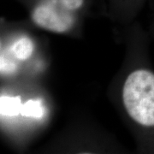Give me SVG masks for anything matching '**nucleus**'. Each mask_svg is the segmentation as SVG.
I'll return each mask as SVG.
<instances>
[{"label": "nucleus", "instance_id": "423d86ee", "mask_svg": "<svg viewBox=\"0 0 154 154\" xmlns=\"http://www.w3.org/2000/svg\"><path fill=\"white\" fill-rule=\"evenodd\" d=\"M17 70V64L11 58L6 57L4 54L1 56V73L4 75H11Z\"/></svg>", "mask_w": 154, "mask_h": 154}, {"label": "nucleus", "instance_id": "0eeeda50", "mask_svg": "<svg viewBox=\"0 0 154 154\" xmlns=\"http://www.w3.org/2000/svg\"><path fill=\"white\" fill-rule=\"evenodd\" d=\"M63 5L67 8L72 11H75L79 10L82 6L84 0H62Z\"/></svg>", "mask_w": 154, "mask_h": 154}, {"label": "nucleus", "instance_id": "f03ea898", "mask_svg": "<svg viewBox=\"0 0 154 154\" xmlns=\"http://www.w3.org/2000/svg\"><path fill=\"white\" fill-rule=\"evenodd\" d=\"M75 11H69L62 0H43L32 12L33 22L55 33H66L75 23Z\"/></svg>", "mask_w": 154, "mask_h": 154}, {"label": "nucleus", "instance_id": "39448f33", "mask_svg": "<svg viewBox=\"0 0 154 154\" xmlns=\"http://www.w3.org/2000/svg\"><path fill=\"white\" fill-rule=\"evenodd\" d=\"M21 115L26 117L41 118L45 115V108L43 104L38 99H30L22 104Z\"/></svg>", "mask_w": 154, "mask_h": 154}, {"label": "nucleus", "instance_id": "7ed1b4c3", "mask_svg": "<svg viewBox=\"0 0 154 154\" xmlns=\"http://www.w3.org/2000/svg\"><path fill=\"white\" fill-rule=\"evenodd\" d=\"M22 102L19 97L1 96L0 98V112L3 116H16L21 114Z\"/></svg>", "mask_w": 154, "mask_h": 154}, {"label": "nucleus", "instance_id": "20e7f679", "mask_svg": "<svg viewBox=\"0 0 154 154\" xmlns=\"http://www.w3.org/2000/svg\"><path fill=\"white\" fill-rule=\"evenodd\" d=\"M33 45L28 37H22L16 40L11 46V52L19 60H26L32 55Z\"/></svg>", "mask_w": 154, "mask_h": 154}, {"label": "nucleus", "instance_id": "f257e3e1", "mask_svg": "<svg viewBox=\"0 0 154 154\" xmlns=\"http://www.w3.org/2000/svg\"><path fill=\"white\" fill-rule=\"evenodd\" d=\"M123 105L134 121L154 126V74L146 69L132 72L123 86Z\"/></svg>", "mask_w": 154, "mask_h": 154}]
</instances>
